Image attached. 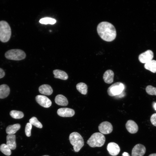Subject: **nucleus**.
Returning a JSON list of instances; mask_svg holds the SVG:
<instances>
[{
	"label": "nucleus",
	"mask_w": 156,
	"mask_h": 156,
	"mask_svg": "<svg viewBox=\"0 0 156 156\" xmlns=\"http://www.w3.org/2000/svg\"><path fill=\"white\" fill-rule=\"evenodd\" d=\"M49 156L48 155H43V156Z\"/></svg>",
	"instance_id": "34"
},
{
	"label": "nucleus",
	"mask_w": 156,
	"mask_h": 156,
	"mask_svg": "<svg viewBox=\"0 0 156 156\" xmlns=\"http://www.w3.org/2000/svg\"><path fill=\"white\" fill-rule=\"evenodd\" d=\"M55 102L58 105L62 106H66L68 103L67 98L62 94H58L56 96Z\"/></svg>",
	"instance_id": "18"
},
{
	"label": "nucleus",
	"mask_w": 156,
	"mask_h": 156,
	"mask_svg": "<svg viewBox=\"0 0 156 156\" xmlns=\"http://www.w3.org/2000/svg\"><path fill=\"white\" fill-rule=\"evenodd\" d=\"M144 67L145 69L153 73H156V60H152L145 64Z\"/></svg>",
	"instance_id": "21"
},
{
	"label": "nucleus",
	"mask_w": 156,
	"mask_h": 156,
	"mask_svg": "<svg viewBox=\"0 0 156 156\" xmlns=\"http://www.w3.org/2000/svg\"><path fill=\"white\" fill-rule=\"evenodd\" d=\"M148 156H156V153L151 154Z\"/></svg>",
	"instance_id": "33"
},
{
	"label": "nucleus",
	"mask_w": 156,
	"mask_h": 156,
	"mask_svg": "<svg viewBox=\"0 0 156 156\" xmlns=\"http://www.w3.org/2000/svg\"><path fill=\"white\" fill-rule=\"evenodd\" d=\"M10 89L8 85L3 84L0 85V99L7 97L10 94Z\"/></svg>",
	"instance_id": "17"
},
{
	"label": "nucleus",
	"mask_w": 156,
	"mask_h": 156,
	"mask_svg": "<svg viewBox=\"0 0 156 156\" xmlns=\"http://www.w3.org/2000/svg\"><path fill=\"white\" fill-rule=\"evenodd\" d=\"M29 123L32 125H33L37 128H42V127L41 123L35 117H33L29 119Z\"/></svg>",
	"instance_id": "25"
},
{
	"label": "nucleus",
	"mask_w": 156,
	"mask_h": 156,
	"mask_svg": "<svg viewBox=\"0 0 156 156\" xmlns=\"http://www.w3.org/2000/svg\"><path fill=\"white\" fill-rule=\"evenodd\" d=\"M11 35V30L10 25L6 21H0V40L3 42L8 41Z\"/></svg>",
	"instance_id": "4"
},
{
	"label": "nucleus",
	"mask_w": 156,
	"mask_h": 156,
	"mask_svg": "<svg viewBox=\"0 0 156 156\" xmlns=\"http://www.w3.org/2000/svg\"><path fill=\"white\" fill-rule=\"evenodd\" d=\"M69 140L75 152H79L84 145L83 138L78 132H74L71 133L69 136Z\"/></svg>",
	"instance_id": "3"
},
{
	"label": "nucleus",
	"mask_w": 156,
	"mask_h": 156,
	"mask_svg": "<svg viewBox=\"0 0 156 156\" xmlns=\"http://www.w3.org/2000/svg\"><path fill=\"white\" fill-rule=\"evenodd\" d=\"M122 156H130L129 154L127 152H124L122 154Z\"/></svg>",
	"instance_id": "31"
},
{
	"label": "nucleus",
	"mask_w": 156,
	"mask_h": 156,
	"mask_svg": "<svg viewBox=\"0 0 156 156\" xmlns=\"http://www.w3.org/2000/svg\"><path fill=\"white\" fill-rule=\"evenodd\" d=\"M32 128V125L29 122L27 123L25 127V133L27 137L31 135V130Z\"/></svg>",
	"instance_id": "28"
},
{
	"label": "nucleus",
	"mask_w": 156,
	"mask_h": 156,
	"mask_svg": "<svg viewBox=\"0 0 156 156\" xmlns=\"http://www.w3.org/2000/svg\"><path fill=\"white\" fill-rule=\"evenodd\" d=\"M6 145L11 150H14L16 147V136L14 134L8 135L6 136Z\"/></svg>",
	"instance_id": "14"
},
{
	"label": "nucleus",
	"mask_w": 156,
	"mask_h": 156,
	"mask_svg": "<svg viewBox=\"0 0 156 156\" xmlns=\"http://www.w3.org/2000/svg\"><path fill=\"white\" fill-rule=\"evenodd\" d=\"M21 128L20 124L17 123L8 126L6 129V133L8 135H13L16 133Z\"/></svg>",
	"instance_id": "19"
},
{
	"label": "nucleus",
	"mask_w": 156,
	"mask_h": 156,
	"mask_svg": "<svg viewBox=\"0 0 156 156\" xmlns=\"http://www.w3.org/2000/svg\"><path fill=\"white\" fill-rule=\"evenodd\" d=\"M107 149L109 154L113 156L117 155L120 151L119 145L114 142H111L108 144Z\"/></svg>",
	"instance_id": "11"
},
{
	"label": "nucleus",
	"mask_w": 156,
	"mask_h": 156,
	"mask_svg": "<svg viewBox=\"0 0 156 156\" xmlns=\"http://www.w3.org/2000/svg\"><path fill=\"white\" fill-rule=\"evenodd\" d=\"M77 90L81 94H86L88 92V87L85 83L81 82L78 83L76 85Z\"/></svg>",
	"instance_id": "22"
},
{
	"label": "nucleus",
	"mask_w": 156,
	"mask_h": 156,
	"mask_svg": "<svg viewBox=\"0 0 156 156\" xmlns=\"http://www.w3.org/2000/svg\"><path fill=\"white\" fill-rule=\"evenodd\" d=\"M114 73L111 70H108L104 73L103 78L105 83L108 84L112 83L114 81Z\"/></svg>",
	"instance_id": "15"
},
{
	"label": "nucleus",
	"mask_w": 156,
	"mask_h": 156,
	"mask_svg": "<svg viewBox=\"0 0 156 156\" xmlns=\"http://www.w3.org/2000/svg\"><path fill=\"white\" fill-rule=\"evenodd\" d=\"M125 89L124 84L121 82H118L112 84L108 88L107 92L110 96L119 95L123 93Z\"/></svg>",
	"instance_id": "6"
},
{
	"label": "nucleus",
	"mask_w": 156,
	"mask_h": 156,
	"mask_svg": "<svg viewBox=\"0 0 156 156\" xmlns=\"http://www.w3.org/2000/svg\"><path fill=\"white\" fill-rule=\"evenodd\" d=\"M98 128L100 133L104 134H109L113 130L112 124L108 121H104L101 123L99 125Z\"/></svg>",
	"instance_id": "7"
},
{
	"label": "nucleus",
	"mask_w": 156,
	"mask_h": 156,
	"mask_svg": "<svg viewBox=\"0 0 156 156\" xmlns=\"http://www.w3.org/2000/svg\"><path fill=\"white\" fill-rule=\"evenodd\" d=\"M150 120L153 125L156 127V113H154L151 115Z\"/></svg>",
	"instance_id": "29"
},
{
	"label": "nucleus",
	"mask_w": 156,
	"mask_h": 156,
	"mask_svg": "<svg viewBox=\"0 0 156 156\" xmlns=\"http://www.w3.org/2000/svg\"><path fill=\"white\" fill-rule=\"evenodd\" d=\"M39 22L41 23L44 24H53L56 22V20L52 18L47 17L41 18Z\"/></svg>",
	"instance_id": "26"
},
{
	"label": "nucleus",
	"mask_w": 156,
	"mask_h": 156,
	"mask_svg": "<svg viewBox=\"0 0 156 156\" xmlns=\"http://www.w3.org/2000/svg\"><path fill=\"white\" fill-rule=\"evenodd\" d=\"M0 150L3 153L7 156H10L11 154L10 149L5 144H3L0 145Z\"/></svg>",
	"instance_id": "24"
},
{
	"label": "nucleus",
	"mask_w": 156,
	"mask_h": 156,
	"mask_svg": "<svg viewBox=\"0 0 156 156\" xmlns=\"http://www.w3.org/2000/svg\"><path fill=\"white\" fill-rule=\"evenodd\" d=\"M153 107L154 109L156 111V102H153Z\"/></svg>",
	"instance_id": "32"
},
{
	"label": "nucleus",
	"mask_w": 156,
	"mask_h": 156,
	"mask_svg": "<svg viewBox=\"0 0 156 156\" xmlns=\"http://www.w3.org/2000/svg\"><path fill=\"white\" fill-rule=\"evenodd\" d=\"M74 110L68 108H62L59 109L57 111L58 115L62 117H71L75 114Z\"/></svg>",
	"instance_id": "12"
},
{
	"label": "nucleus",
	"mask_w": 156,
	"mask_h": 156,
	"mask_svg": "<svg viewBox=\"0 0 156 156\" xmlns=\"http://www.w3.org/2000/svg\"><path fill=\"white\" fill-rule=\"evenodd\" d=\"M153 56V51L148 50L140 54L138 59L141 63L145 64L152 60Z\"/></svg>",
	"instance_id": "8"
},
{
	"label": "nucleus",
	"mask_w": 156,
	"mask_h": 156,
	"mask_svg": "<svg viewBox=\"0 0 156 156\" xmlns=\"http://www.w3.org/2000/svg\"><path fill=\"white\" fill-rule=\"evenodd\" d=\"M146 152V148L143 145L139 144H136L132 150V156H143Z\"/></svg>",
	"instance_id": "10"
},
{
	"label": "nucleus",
	"mask_w": 156,
	"mask_h": 156,
	"mask_svg": "<svg viewBox=\"0 0 156 156\" xmlns=\"http://www.w3.org/2000/svg\"><path fill=\"white\" fill-rule=\"evenodd\" d=\"M97 31L100 37L107 42L113 40L116 35V29L114 26L107 22L100 23L97 27Z\"/></svg>",
	"instance_id": "1"
},
{
	"label": "nucleus",
	"mask_w": 156,
	"mask_h": 156,
	"mask_svg": "<svg viewBox=\"0 0 156 156\" xmlns=\"http://www.w3.org/2000/svg\"><path fill=\"white\" fill-rule=\"evenodd\" d=\"M105 138L103 134L99 132L93 133L87 141V144L91 147H100L104 144Z\"/></svg>",
	"instance_id": "2"
},
{
	"label": "nucleus",
	"mask_w": 156,
	"mask_h": 156,
	"mask_svg": "<svg viewBox=\"0 0 156 156\" xmlns=\"http://www.w3.org/2000/svg\"><path fill=\"white\" fill-rule=\"evenodd\" d=\"M55 78L66 80L68 79V77L67 74L64 71L56 69L53 72Z\"/></svg>",
	"instance_id": "20"
},
{
	"label": "nucleus",
	"mask_w": 156,
	"mask_h": 156,
	"mask_svg": "<svg viewBox=\"0 0 156 156\" xmlns=\"http://www.w3.org/2000/svg\"><path fill=\"white\" fill-rule=\"evenodd\" d=\"M37 102L41 106L45 108H48L51 105L52 102L47 97L42 95H38L36 97Z\"/></svg>",
	"instance_id": "9"
},
{
	"label": "nucleus",
	"mask_w": 156,
	"mask_h": 156,
	"mask_svg": "<svg viewBox=\"0 0 156 156\" xmlns=\"http://www.w3.org/2000/svg\"><path fill=\"white\" fill-rule=\"evenodd\" d=\"M5 75V73L3 70L0 68V78L3 77Z\"/></svg>",
	"instance_id": "30"
},
{
	"label": "nucleus",
	"mask_w": 156,
	"mask_h": 156,
	"mask_svg": "<svg viewBox=\"0 0 156 156\" xmlns=\"http://www.w3.org/2000/svg\"><path fill=\"white\" fill-rule=\"evenodd\" d=\"M5 57L8 59L20 60L24 59L26 56L25 53L20 49H12L7 51L5 54Z\"/></svg>",
	"instance_id": "5"
},
{
	"label": "nucleus",
	"mask_w": 156,
	"mask_h": 156,
	"mask_svg": "<svg viewBox=\"0 0 156 156\" xmlns=\"http://www.w3.org/2000/svg\"><path fill=\"white\" fill-rule=\"evenodd\" d=\"M10 114L12 118L16 119L21 118L24 116V114L22 112L15 110L11 111Z\"/></svg>",
	"instance_id": "23"
},
{
	"label": "nucleus",
	"mask_w": 156,
	"mask_h": 156,
	"mask_svg": "<svg viewBox=\"0 0 156 156\" xmlns=\"http://www.w3.org/2000/svg\"><path fill=\"white\" fill-rule=\"evenodd\" d=\"M147 94L150 95H156V88L151 85L148 86L146 88Z\"/></svg>",
	"instance_id": "27"
},
{
	"label": "nucleus",
	"mask_w": 156,
	"mask_h": 156,
	"mask_svg": "<svg viewBox=\"0 0 156 156\" xmlns=\"http://www.w3.org/2000/svg\"><path fill=\"white\" fill-rule=\"evenodd\" d=\"M39 91L40 93L47 95H51L53 92L51 87L47 84H43L40 86L39 88Z\"/></svg>",
	"instance_id": "16"
},
{
	"label": "nucleus",
	"mask_w": 156,
	"mask_h": 156,
	"mask_svg": "<svg viewBox=\"0 0 156 156\" xmlns=\"http://www.w3.org/2000/svg\"><path fill=\"white\" fill-rule=\"evenodd\" d=\"M125 126L128 131L131 133H135L137 132L138 126L136 122L132 120H129L127 122Z\"/></svg>",
	"instance_id": "13"
}]
</instances>
